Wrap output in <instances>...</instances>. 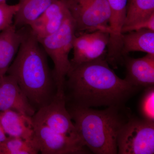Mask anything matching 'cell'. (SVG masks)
Wrapping results in <instances>:
<instances>
[{"instance_id": "obj_1", "label": "cell", "mask_w": 154, "mask_h": 154, "mask_svg": "<svg viewBox=\"0 0 154 154\" xmlns=\"http://www.w3.org/2000/svg\"><path fill=\"white\" fill-rule=\"evenodd\" d=\"M141 88L119 78L103 57L71 66L64 93L66 105L108 107L125 105Z\"/></svg>"}, {"instance_id": "obj_2", "label": "cell", "mask_w": 154, "mask_h": 154, "mask_svg": "<svg viewBox=\"0 0 154 154\" xmlns=\"http://www.w3.org/2000/svg\"><path fill=\"white\" fill-rule=\"evenodd\" d=\"M47 56L29 28L7 73L16 80L36 110L50 103L57 92Z\"/></svg>"}, {"instance_id": "obj_3", "label": "cell", "mask_w": 154, "mask_h": 154, "mask_svg": "<svg viewBox=\"0 0 154 154\" xmlns=\"http://www.w3.org/2000/svg\"><path fill=\"white\" fill-rule=\"evenodd\" d=\"M66 107L80 139L90 152L118 154L119 132L131 115L125 105L110 106L102 110L66 105Z\"/></svg>"}, {"instance_id": "obj_4", "label": "cell", "mask_w": 154, "mask_h": 154, "mask_svg": "<svg viewBox=\"0 0 154 154\" xmlns=\"http://www.w3.org/2000/svg\"><path fill=\"white\" fill-rule=\"evenodd\" d=\"M76 36L74 22L69 13L59 30L38 41L54 65L52 73L57 89V94H64L66 79L71 67L69 54L72 49Z\"/></svg>"}, {"instance_id": "obj_5", "label": "cell", "mask_w": 154, "mask_h": 154, "mask_svg": "<svg viewBox=\"0 0 154 154\" xmlns=\"http://www.w3.org/2000/svg\"><path fill=\"white\" fill-rule=\"evenodd\" d=\"M76 36L97 30L109 33L110 10L107 0H65Z\"/></svg>"}, {"instance_id": "obj_6", "label": "cell", "mask_w": 154, "mask_h": 154, "mask_svg": "<svg viewBox=\"0 0 154 154\" xmlns=\"http://www.w3.org/2000/svg\"><path fill=\"white\" fill-rule=\"evenodd\" d=\"M119 154H153L154 122L131 115L119 130Z\"/></svg>"}, {"instance_id": "obj_7", "label": "cell", "mask_w": 154, "mask_h": 154, "mask_svg": "<svg viewBox=\"0 0 154 154\" xmlns=\"http://www.w3.org/2000/svg\"><path fill=\"white\" fill-rule=\"evenodd\" d=\"M32 117L34 123L81 141L67 109L64 94H57L50 103L36 110Z\"/></svg>"}, {"instance_id": "obj_8", "label": "cell", "mask_w": 154, "mask_h": 154, "mask_svg": "<svg viewBox=\"0 0 154 154\" xmlns=\"http://www.w3.org/2000/svg\"><path fill=\"white\" fill-rule=\"evenodd\" d=\"M34 123L33 142L43 154H85L91 152L81 140L60 134L42 125Z\"/></svg>"}, {"instance_id": "obj_9", "label": "cell", "mask_w": 154, "mask_h": 154, "mask_svg": "<svg viewBox=\"0 0 154 154\" xmlns=\"http://www.w3.org/2000/svg\"><path fill=\"white\" fill-rule=\"evenodd\" d=\"M109 38V33L101 30L76 36L72 49L73 56L70 60L71 66L106 58Z\"/></svg>"}, {"instance_id": "obj_10", "label": "cell", "mask_w": 154, "mask_h": 154, "mask_svg": "<svg viewBox=\"0 0 154 154\" xmlns=\"http://www.w3.org/2000/svg\"><path fill=\"white\" fill-rule=\"evenodd\" d=\"M8 110L31 117L36 111L16 80L6 74L0 77V112Z\"/></svg>"}, {"instance_id": "obj_11", "label": "cell", "mask_w": 154, "mask_h": 154, "mask_svg": "<svg viewBox=\"0 0 154 154\" xmlns=\"http://www.w3.org/2000/svg\"><path fill=\"white\" fill-rule=\"evenodd\" d=\"M69 13L65 0H56L30 25L38 41L59 30Z\"/></svg>"}, {"instance_id": "obj_12", "label": "cell", "mask_w": 154, "mask_h": 154, "mask_svg": "<svg viewBox=\"0 0 154 154\" xmlns=\"http://www.w3.org/2000/svg\"><path fill=\"white\" fill-rule=\"evenodd\" d=\"M126 68L124 79L131 85L138 88L154 86V54L134 58L128 55L123 57Z\"/></svg>"}, {"instance_id": "obj_13", "label": "cell", "mask_w": 154, "mask_h": 154, "mask_svg": "<svg viewBox=\"0 0 154 154\" xmlns=\"http://www.w3.org/2000/svg\"><path fill=\"white\" fill-rule=\"evenodd\" d=\"M0 122L8 137L21 138L33 142L34 123L32 117L13 110L0 112Z\"/></svg>"}, {"instance_id": "obj_14", "label": "cell", "mask_w": 154, "mask_h": 154, "mask_svg": "<svg viewBox=\"0 0 154 154\" xmlns=\"http://www.w3.org/2000/svg\"><path fill=\"white\" fill-rule=\"evenodd\" d=\"M26 30L12 24L0 31V77L6 75L25 36Z\"/></svg>"}, {"instance_id": "obj_15", "label": "cell", "mask_w": 154, "mask_h": 154, "mask_svg": "<svg viewBox=\"0 0 154 154\" xmlns=\"http://www.w3.org/2000/svg\"><path fill=\"white\" fill-rule=\"evenodd\" d=\"M121 55L122 57L130 52L141 51L154 54V31L142 29L122 34Z\"/></svg>"}, {"instance_id": "obj_16", "label": "cell", "mask_w": 154, "mask_h": 154, "mask_svg": "<svg viewBox=\"0 0 154 154\" xmlns=\"http://www.w3.org/2000/svg\"><path fill=\"white\" fill-rule=\"evenodd\" d=\"M56 0H19V8L14 17L17 28L28 26L42 14Z\"/></svg>"}, {"instance_id": "obj_17", "label": "cell", "mask_w": 154, "mask_h": 154, "mask_svg": "<svg viewBox=\"0 0 154 154\" xmlns=\"http://www.w3.org/2000/svg\"><path fill=\"white\" fill-rule=\"evenodd\" d=\"M153 14L154 0H128L123 27L145 20Z\"/></svg>"}, {"instance_id": "obj_18", "label": "cell", "mask_w": 154, "mask_h": 154, "mask_svg": "<svg viewBox=\"0 0 154 154\" xmlns=\"http://www.w3.org/2000/svg\"><path fill=\"white\" fill-rule=\"evenodd\" d=\"M38 152L33 142L21 138L8 137L0 143V154H36Z\"/></svg>"}, {"instance_id": "obj_19", "label": "cell", "mask_w": 154, "mask_h": 154, "mask_svg": "<svg viewBox=\"0 0 154 154\" xmlns=\"http://www.w3.org/2000/svg\"><path fill=\"white\" fill-rule=\"evenodd\" d=\"M139 110L142 118L154 122V86L146 88L140 102Z\"/></svg>"}, {"instance_id": "obj_20", "label": "cell", "mask_w": 154, "mask_h": 154, "mask_svg": "<svg viewBox=\"0 0 154 154\" xmlns=\"http://www.w3.org/2000/svg\"><path fill=\"white\" fill-rule=\"evenodd\" d=\"M19 8V4L10 5L6 2L0 4V31L13 24L14 17Z\"/></svg>"}, {"instance_id": "obj_21", "label": "cell", "mask_w": 154, "mask_h": 154, "mask_svg": "<svg viewBox=\"0 0 154 154\" xmlns=\"http://www.w3.org/2000/svg\"><path fill=\"white\" fill-rule=\"evenodd\" d=\"M148 29L154 31V14L145 20H143L132 25L123 27L122 33H125L131 31Z\"/></svg>"}, {"instance_id": "obj_22", "label": "cell", "mask_w": 154, "mask_h": 154, "mask_svg": "<svg viewBox=\"0 0 154 154\" xmlns=\"http://www.w3.org/2000/svg\"><path fill=\"white\" fill-rule=\"evenodd\" d=\"M7 137H7L4 131L2 125H1V122H0V143L5 140Z\"/></svg>"}, {"instance_id": "obj_23", "label": "cell", "mask_w": 154, "mask_h": 154, "mask_svg": "<svg viewBox=\"0 0 154 154\" xmlns=\"http://www.w3.org/2000/svg\"><path fill=\"white\" fill-rule=\"evenodd\" d=\"M6 1H7V0H0V4H1V3L6 2Z\"/></svg>"}]
</instances>
